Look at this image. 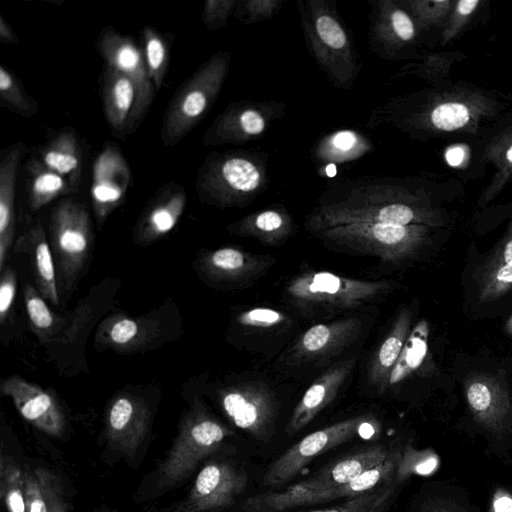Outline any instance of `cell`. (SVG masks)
<instances>
[{
	"instance_id": "6da1fadb",
	"label": "cell",
	"mask_w": 512,
	"mask_h": 512,
	"mask_svg": "<svg viewBox=\"0 0 512 512\" xmlns=\"http://www.w3.org/2000/svg\"><path fill=\"white\" fill-rule=\"evenodd\" d=\"M308 52L337 89L350 91L363 68L353 35L334 0H297Z\"/></svg>"
},
{
	"instance_id": "7a4b0ae2",
	"label": "cell",
	"mask_w": 512,
	"mask_h": 512,
	"mask_svg": "<svg viewBox=\"0 0 512 512\" xmlns=\"http://www.w3.org/2000/svg\"><path fill=\"white\" fill-rule=\"evenodd\" d=\"M269 157L260 149L210 153L197 173L200 200L220 208L247 206L270 185Z\"/></svg>"
},
{
	"instance_id": "3957f363",
	"label": "cell",
	"mask_w": 512,
	"mask_h": 512,
	"mask_svg": "<svg viewBox=\"0 0 512 512\" xmlns=\"http://www.w3.org/2000/svg\"><path fill=\"white\" fill-rule=\"evenodd\" d=\"M390 283L359 280L327 271H306L294 277L285 294L306 314H334L372 304L384 297Z\"/></svg>"
},
{
	"instance_id": "277c9868",
	"label": "cell",
	"mask_w": 512,
	"mask_h": 512,
	"mask_svg": "<svg viewBox=\"0 0 512 512\" xmlns=\"http://www.w3.org/2000/svg\"><path fill=\"white\" fill-rule=\"evenodd\" d=\"M230 61L229 51L216 52L179 87L163 117L164 145L177 144L202 120L223 87Z\"/></svg>"
},
{
	"instance_id": "5b68a950",
	"label": "cell",
	"mask_w": 512,
	"mask_h": 512,
	"mask_svg": "<svg viewBox=\"0 0 512 512\" xmlns=\"http://www.w3.org/2000/svg\"><path fill=\"white\" fill-rule=\"evenodd\" d=\"M233 434L201 405H195L183 418L178 435L160 464L157 488L171 489L185 481L203 459L220 450Z\"/></svg>"
},
{
	"instance_id": "8992f818",
	"label": "cell",
	"mask_w": 512,
	"mask_h": 512,
	"mask_svg": "<svg viewBox=\"0 0 512 512\" xmlns=\"http://www.w3.org/2000/svg\"><path fill=\"white\" fill-rule=\"evenodd\" d=\"M91 228L89 212L75 199H62L53 207L50 240L58 289L72 290L84 269L90 253Z\"/></svg>"
},
{
	"instance_id": "52a82bcc",
	"label": "cell",
	"mask_w": 512,
	"mask_h": 512,
	"mask_svg": "<svg viewBox=\"0 0 512 512\" xmlns=\"http://www.w3.org/2000/svg\"><path fill=\"white\" fill-rule=\"evenodd\" d=\"M401 451L402 446L395 445L385 461L345 484L290 498L280 497L273 490L265 491L247 498L241 508L243 512H286L299 507L362 496L395 481V472Z\"/></svg>"
},
{
	"instance_id": "ba28073f",
	"label": "cell",
	"mask_w": 512,
	"mask_h": 512,
	"mask_svg": "<svg viewBox=\"0 0 512 512\" xmlns=\"http://www.w3.org/2000/svg\"><path fill=\"white\" fill-rule=\"evenodd\" d=\"M371 425L367 415H359L316 430L281 454L266 470L262 482L271 490L295 478L312 460L362 434Z\"/></svg>"
},
{
	"instance_id": "9c48e42d",
	"label": "cell",
	"mask_w": 512,
	"mask_h": 512,
	"mask_svg": "<svg viewBox=\"0 0 512 512\" xmlns=\"http://www.w3.org/2000/svg\"><path fill=\"white\" fill-rule=\"evenodd\" d=\"M287 105L279 101L240 100L231 102L205 132L207 146L241 145L262 138L286 114Z\"/></svg>"
},
{
	"instance_id": "30bf717a",
	"label": "cell",
	"mask_w": 512,
	"mask_h": 512,
	"mask_svg": "<svg viewBox=\"0 0 512 512\" xmlns=\"http://www.w3.org/2000/svg\"><path fill=\"white\" fill-rule=\"evenodd\" d=\"M97 49L106 65L121 71L136 87V101L125 132V135L132 134L146 117L156 91L143 52L131 37L120 34L112 27L101 31Z\"/></svg>"
},
{
	"instance_id": "8fae6325",
	"label": "cell",
	"mask_w": 512,
	"mask_h": 512,
	"mask_svg": "<svg viewBox=\"0 0 512 512\" xmlns=\"http://www.w3.org/2000/svg\"><path fill=\"white\" fill-rule=\"evenodd\" d=\"M368 44L383 60L398 61L411 57L417 27L403 1L370 0Z\"/></svg>"
},
{
	"instance_id": "7c38bea8",
	"label": "cell",
	"mask_w": 512,
	"mask_h": 512,
	"mask_svg": "<svg viewBox=\"0 0 512 512\" xmlns=\"http://www.w3.org/2000/svg\"><path fill=\"white\" fill-rule=\"evenodd\" d=\"M220 403L230 422L257 441L274 433L278 405L272 392L258 382H246L221 392Z\"/></svg>"
},
{
	"instance_id": "4fadbf2b",
	"label": "cell",
	"mask_w": 512,
	"mask_h": 512,
	"mask_svg": "<svg viewBox=\"0 0 512 512\" xmlns=\"http://www.w3.org/2000/svg\"><path fill=\"white\" fill-rule=\"evenodd\" d=\"M414 227L350 223L315 233L324 241L352 251L393 261L401 257L415 236Z\"/></svg>"
},
{
	"instance_id": "5bb4252c",
	"label": "cell",
	"mask_w": 512,
	"mask_h": 512,
	"mask_svg": "<svg viewBox=\"0 0 512 512\" xmlns=\"http://www.w3.org/2000/svg\"><path fill=\"white\" fill-rule=\"evenodd\" d=\"M248 483L246 471L231 461H211L197 474L187 497L172 512H216L235 504Z\"/></svg>"
},
{
	"instance_id": "9a60e30c",
	"label": "cell",
	"mask_w": 512,
	"mask_h": 512,
	"mask_svg": "<svg viewBox=\"0 0 512 512\" xmlns=\"http://www.w3.org/2000/svg\"><path fill=\"white\" fill-rule=\"evenodd\" d=\"M394 446L385 444L364 445L336 458L305 480L297 482L285 490L273 491L280 497L290 498L345 484L385 461Z\"/></svg>"
},
{
	"instance_id": "2e32d148",
	"label": "cell",
	"mask_w": 512,
	"mask_h": 512,
	"mask_svg": "<svg viewBox=\"0 0 512 512\" xmlns=\"http://www.w3.org/2000/svg\"><path fill=\"white\" fill-rule=\"evenodd\" d=\"M0 390L11 398L19 413L37 429L53 437L63 435L66 429L65 415L50 393L18 375L5 378Z\"/></svg>"
},
{
	"instance_id": "e0dca14e",
	"label": "cell",
	"mask_w": 512,
	"mask_h": 512,
	"mask_svg": "<svg viewBox=\"0 0 512 512\" xmlns=\"http://www.w3.org/2000/svg\"><path fill=\"white\" fill-rule=\"evenodd\" d=\"M130 183L129 166L116 145H106L92 169L93 211L101 224L124 200Z\"/></svg>"
},
{
	"instance_id": "ac0fdd59",
	"label": "cell",
	"mask_w": 512,
	"mask_h": 512,
	"mask_svg": "<svg viewBox=\"0 0 512 512\" xmlns=\"http://www.w3.org/2000/svg\"><path fill=\"white\" fill-rule=\"evenodd\" d=\"M360 328L361 322L356 318L315 324L297 339L288 352L287 361L292 365L323 360L348 345Z\"/></svg>"
},
{
	"instance_id": "d6986e66",
	"label": "cell",
	"mask_w": 512,
	"mask_h": 512,
	"mask_svg": "<svg viewBox=\"0 0 512 512\" xmlns=\"http://www.w3.org/2000/svg\"><path fill=\"white\" fill-rule=\"evenodd\" d=\"M149 425V411L139 398L117 396L106 415V438L110 446L127 455H133L144 440Z\"/></svg>"
},
{
	"instance_id": "ffe728a7",
	"label": "cell",
	"mask_w": 512,
	"mask_h": 512,
	"mask_svg": "<svg viewBox=\"0 0 512 512\" xmlns=\"http://www.w3.org/2000/svg\"><path fill=\"white\" fill-rule=\"evenodd\" d=\"M354 365V358L338 362L309 386L289 418L286 426V432L289 435L302 430L334 400Z\"/></svg>"
},
{
	"instance_id": "44dd1931",
	"label": "cell",
	"mask_w": 512,
	"mask_h": 512,
	"mask_svg": "<svg viewBox=\"0 0 512 512\" xmlns=\"http://www.w3.org/2000/svg\"><path fill=\"white\" fill-rule=\"evenodd\" d=\"M275 259L258 256L235 247H222L203 255L200 267L211 280L224 284H242L266 271Z\"/></svg>"
},
{
	"instance_id": "7402d4cb",
	"label": "cell",
	"mask_w": 512,
	"mask_h": 512,
	"mask_svg": "<svg viewBox=\"0 0 512 512\" xmlns=\"http://www.w3.org/2000/svg\"><path fill=\"white\" fill-rule=\"evenodd\" d=\"M15 251L29 257L36 289L53 305L59 304L56 266L41 222L36 221L16 241Z\"/></svg>"
},
{
	"instance_id": "603a6c76",
	"label": "cell",
	"mask_w": 512,
	"mask_h": 512,
	"mask_svg": "<svg viewBox=\"0 0 512 512\" xmlns=\"http://www.w3.org/2000/svg\"><path fill=\"white\" fill-rule=\"evenodd\" d=\"M187 202L184 188L171 184L147 207L137 226V238L150 243L169 233L178 223Z\"/></svg>"
},
{
	"instance_id": "cb8c5ba5",
	"label": "cell",
	"mask_w": 512,
	"mask_h": 512,
	"mask_svg": "<svg viewBox=\"0 0 512 512\" xmlns=\"http://www.w3.org/2000/svg\"><path fill=\"white\" fill-rule=\"evenodd\" d=\"M25 146L12 145L0 162V270L13 244L15 232V195L19 164Z\"/></svg>"
},
{
	"instance_id": "d4e9b609",
	"label": "cell",
	"mask_w": 512,
	"mask_h": 512,
	"mask_svg": "<svg viewBox=\"0 0 512 512\" xmlns=\"http://www.w3.org/2000/svg\"><path fill=\"white\" fill-rule=\"evenodd\" d=\"M227 230L236 235L255 238L265 245L283 243L295 230V223L281 205L253 212L230 224Z\"/></svg>"
},
{
	"instance_id": "484cf974",
	"label": "cell",
	"mask_w": 512,
	"mask_h": 512,
	"mask_svg": "<svg viewBox=\"0 0 512 512\" xmlns=\"http://www.w3.org/2000/svg\"><path fill=\"white\" fill-rule=\"evenodd\" d=\"M102 100L106 120L118 135H125L136 101L134 83L121 71L105 65L102 77Z\"/></svg>"
},
{
	"instance_id": "4316f807",
	"label": "cell",
	"mask_w": 512,
	"mask_h": 512,
	"mask_svg": "<svg viewBox=\"0 0 512 512\" xmlns=\"http://www.w3.org/2000/svg\"><path fill=\"white\" fill-rule=\"evenodd\" d=\"M374 146L367 135L354 129H338L320 137L310 149V158L317 164H344L357 161Z\"/></svg>"
},
{
	"instance_id": "83f0119b",
	"label": "cell",
	"mask_w": 512,
	"mask_h": 512,
	"mask_svg": "<svg viewBox=\"0 0 512 512\" xmlns=\"http://www.w3.org/2000/svg\"><path fill=\"white\" fill-rule=\"evenodd\" d=\"M41 161L46 168L68 181L72 193L78 191L82 170V150L73 131H62L52 138L41 152Z\"/></svg>"
},
{
	"instance_id": "f1b7e54d",
	"label": "cell",
	"mask_w": 512,
	"mask_h": 512,
	"mask_svg": "<svg viewBox=\"0 0 512 512\" xmlns=\"http://www.w3.org/2000/svg\"><path fill=\"white\" fill-rule=\"evenodd\" d=\"M152 322L126 316L108 318L99 328V338L113 348L130 349L145 344L153 333Z\"/></svg>"
},
{
	"instance_id": "f546056e",
	"label": "cell",
	"mask_w": 512,
	"mask_h": 512,
	"mask_svg": "<svg viewBox=\"0 0 512 512\" xmlns=\"http://www.w3.org/2000/svg\"><path fill=\"white\" fill-rule=\"evenodd\" d=\"M406 324L404 317L397 319L370 364L368 378L379 394L387 388L390 373L402 352Z\"/></svg>"
},
{
	"instance_id": "4dcf8cb0",
	"label": "cell",
	"mask_w": 512,
	"mask_h": 512,
	"mask_svg": "<svg viewBox=\"0 0 512 512\" xmlns=\"http://www.w3.org/2000/svg\"><path fill=\"white\" fill-rule=\"evenodd\" d=\"M24 299L30 324L39 339L48 341L54 338L65 326L64 318L54 314L36 287L29 283L24 288Z\"/></svg>"
},
{
	"instance_id": "1f68e13d",
	"label": "cell",
	"mask_w": 512,
	"mask_h": 512,
	"mask_svg": "<svg viewBox=\"0 0 512 512\" xmlns=\"http://www.w3.org/2000/svg\"><path fill=\"white\" fill-rule=\"evenodd\" d=\"M33 168L28 193V208L31 212L41 209L60 195L72 193L68 181L61 175L44 165Z\"/></svg>"
},
{
	"instance_id": "d6a6232c",
	"label": "cell",
	"mask_w": 512,
	"mask_h": 512,
	"mask_svg": "<svg viewBox=\"0 0 512 512\" xmlns=\"http://www.w3.org/2000/svg\"><path fill=\"white\" fill-rule=\"evenodd\" d=\"M407 512H475L463 496L451 487H425L414 498Z\"/></svg>"
},
{
	"instance_id": "836d02e7",
	"label": "cell",
	"mask_w": 512,
	"mask_h": 512,
	"mask_svg": "<svg viewBox=\"0 0 512 512\" xmlns=\"http://www.w3.org/2000/svg\"><path fill=\"white\" fill-rule=\"evenodd\" d=\"M0 495L8 512H26L24 472L5 454L0 460Z\"/></svg>"
},
{
	"instance_id": "e575fe53",
	"label": "cell",
	"mask_w": 512,
	"mask_h": 512,
	"mask_svg": "<svg viewBox=\"0 0 512 512\" xmlns=\"http://www.w3.org/2000/svg\"><path fill=\"white\" fill-rule=\"evenodd\" d=\"M143 55L148 74L156 91L164 82L169 64V45L166 38L148 26L143 30Z\"/></svg>"
},
{
	"instance_id": "d590c367",
	"label": "cell",
	"mask_w": 512,
	"mask_h": 512,
	"mask_svg": "<svg viewBox=\"0 0 512 512\" xmlns=\"http://www.w3.org/2000/svg\"><path fill=\"white\" fill-rule=\"evenodd\" d=\"M400 486L393 481L362 496L310 512H385Z\"/></svg>"
},
{
	"instance_id": "8d00e7d4",
	"label": "cell",
	"mask_w": 512,
	"mask_h": 512,
	"mask_svg": "<svg viewBox=\"0 0 512 512\" xmlns=\"http://www.w3.org/2000/svg\"><path fill=\"white\" fill-rule=\"evenodd\" d=\"M0 100L3 105L26 118H31L38 111L37 102L4 65L0 66Z\"/></svg>"
},
{
	"instance_id": "74e56055",
	"label": "cell",
	"mask_w": 512,
	"mask_h": 512,
	"mask_svg": "<svg viewBox=\"0 0 512 512\" xmlns=\"http://www.w3.org/2000/svg\"><path fill=\"white\" fill-rule=\"evenodd\" d=\"M437 465L438 457L431 449L418 450L407 443L402 446L395 481L402 485L413 475H429Z\"/></svg>"
},
{
	"instance_id": "f35d334b",
	"label": "cell",
	"mask_w": 512,
	"mask_h": 512,
	"mask_svg": "<svg viewBox=\"0 0 512 512\" xmlns=\"http://www.w3.org/2000/svg\"><path fill=\"white\" fill-rule=\"evenodd\" d=\"M426 353V341L422 327L418 326L403 346L388 380V385H394L405 378L422 362Z\"/></svg>"
},
{
	"instance_id": "ab89813d",
	"label": "cell",
	"mask_w": 512,
	"mask_h": 512,
	"mask_svg": "<svg viewBox=\"0 0 512 512\" xmlns=\"http://www.w3.org/2000/svg\"><path fill=\"white\" fill-rule=\"evenodd\" d=\"M428 122L436 129L453 131L464 127L470 120V111L462 103H443L427 113Z\"/></svg>"
},
{
	"instance_id": "60d3db41",
	"label": "cell",
	"mask_w": 512,
	"mask_h": 512,
	"mask_svg": "<svg viewBox=\"0 0 512 512\" xmlns=\"http://www.w3.org/2000/svg\"><path fill=\"white\" fill-rule=\"evenodd\" d=\"M283 5V0H238L233 18L247 25L260 23L275 17Z\"/></svg>"
},
{
	"instance_id": "b9f144b4",
	"label": "cell",
	"mask_w": 512,
	"mask_h": 512,
	"mask_svg": "<svg viewBox=\"0 0 512 512\" xmlns=\"http://www.w3.org/2000/svg\"><path fill=\"white\" fill-rule=\"evenodd\" d=\"M34 472L40 482L47 512H68L67 500L60 478L50 469L38 467Z\"/></svg>"
},
{
	"instance_id": "7bdbcfd3",
	"label": "cell",
	"mask_w": 512,
	"mask_h": 512,
	"mask_svg": "<svg viewBox=\"0 0 512 512\" xmlns=\"http://www.w3.org/2000/svg\"><path fill=\"white\" fill-rule=\"evenodd\" d=\"M238 0H207L204 2L202 22L211 31H216L228 25L233 17Z\"/></svg>"
},
{
	"instance_id": "ee69618b",
	"label": "cell",
	"mask_w": 512,
	"mask_h": 512,
	"mask_svg": "<svg viewBox=\"0 0 512 512\" xmlns=\"http://www.w3.org/2000/svg\"><path fill=\"white\" fill-rule=\"evenodd\" d=\"M236 319L242 326L266 329L285 322L287 317L272 308L255 307L241 312Z\"/></svg>"
},
{
	"instance_id": "f6af8a7d",
	"label": "cell",
	"mask_w": 512,
	"mask_h": 512,
	"mask_svg": "<svg viewBox=\"0 0 512 512\" xmlns=\"http://www.w3.org/2000/svg\"><path fill=\"white\" fill-rule=\"evenodd\" d=\"M17 287V277L11 267L2 271L0 281V322L4 324L14 302Z\"/></svg>"
},
{
	"instance_id": "bcb514c9",
	"label": "cell",
	"mask_w": 512,
	"mask_h": 512,
	"mask_svg": "<svg viewBox=\"0 0 512 512\" xmlns=\"http://www.w3.org/2000/svg\"><path fill=\"white\" fill-rule=\"evenodd\" d=\"M26 512H47L40 482L34 470L24 471Z\"/></svg>"
},
{
	"instance_id": "7dc6e473",
	"label": "cell",
	"mask_w": 512,
	"mask_h": 512,
	"mask_svg": "<svg viewBox=\"0 0 512 512\" xmlns=\"http://www.w3.org/2000/svg\"><path fill=\"white\" fill-rule=\"evenodd\" d=\"M467 398L471 408L479 415L484 413L492 402L489 388L482 383L472 384L468 389Z\"/></svg>"
},
{
	"instance_id": "c3c4849f",
	"label": "cell",
	"mask_w": 512,
	"mask_h": 512,
	"mask_svg": "<svg viewBox=\"0 0 512 512\" xmlns=\"http://www.w3.org/2000/svg\"><path fill=\"white\" fill-rule=\"evenodd\" d=\"M488 512H512V490L495 488L490 497Z\"/></svg>"
},
{
	"instance_id": "681fc988",
	"label": "cell",
	"mask_w": 512,
	"mask_h": 512,
	"mask_svg": "<svg viewBox=\"0 0 512 512\" xmlns=\"http://www.w3.org/2000/svg\"><path fill=\"white\" fill-rule=\"evenodd\" d=\"M0 41L4 44H13L18 42V38L10 25L0 15Z\"/></svg>"
},
{
	"instance_id": "f907efd6",
	"label": "cell",
	"mask_w": 512,
	"mask_h": 512,
	"mask_svg": "<svg viewBox=\"0 0 512 512\" xmlns=\"http://www.w3.org/2000/svg\"><path fill=\"white\" fill-rule=\"evenodd\" d=\"M464 160V150L459 146L451 147L446 152V161L452 166H459Z\"/></svg>"
},
{
	"instance_id": "816d5d0a",
	"label": "cell",
	"mask_w": 512,
	"mask_h": 512,
	"mask_svg": "<svg viewBox=\"0 0 512 512\" xmlns=\"http://www.w3.org/2000/svg\"><path fill=\"white\" fill-rule=\"evenodd\" d=\"M479 4L477 0H463L457 3V10L461 15H468L472 13L476 6Z\"/></svg>"
},
{
	"instance_id": "f5cc1de1",
	"label": "cell",
	"mask_w": 512,
	"mask_h": 512,
	"mask_svg": "<svg viewBox=\"0 0 512 512\" xmlns=\"http://www.w3.org/2000/svg\"><path fill=\"white\" fill-rule=\"evenodd\" d=\"M497 279L501 282L512 283V264H506L500 268Z\"/></svg>"
},
{
	"instance_id": "db71d44e",
	"label": "cell",
	"mask_w": 512,
	"mask_h": 512,
	"mask_svg": "<svg viewBox=\"0 0 512 512\" xmlns=\"http://www.w3.org/2000/svg\"><path fill=\"white\" fill-rule=\"evenodd\" d=\"M504 260L506 264H512V240L505 247Z\"/></svg>"
},
{
	"instance_id": "11a10c76",
	"label": "cell",
	"mask_w": 512,
	"mask_h": 512,
	"mask_svg": "<svg viewBox=\"0 0 512 512\" xmlns=\"http://www.w3.org/2000/svg\"><path fill=\"white\" fill-rule=\"evenodd\" d=\"M506 158L509 162L512 163V146L509 147V149L506 152Z\"/></svg>"
}]
</instances>
